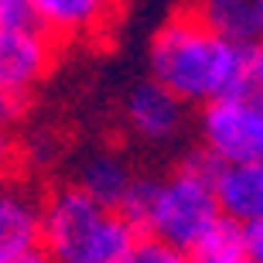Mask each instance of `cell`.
Instances as JSON below:
<instances>
[{
    "mask_svg": "<svg viewBox=\"0 0 263 263\" xmlns=\"http://www.w3.org/2000/svg\"><path fill=\"white\" fill-rule=\"evenodd\" d=\"M243 41H226L215 34L198 10L167 17L151 38V72L185 103H209L236 92Z\"/></svg>",
    "mask_w": 263,
    "mask_h": 263,
    "instance_id": "6da1fadb",
    "label": "cell"
},
{
    "mask_svg": "<svg viewBox=\"0 0 263 263\" xmlns=\"http://www.w3.org/2000/svg\"><path fill=\"white\" fill-rule=\"evenodd\" d=\"M134 226L86 188H59L45 202V250L55 263H127L134 253Z\"/></svg>",
    "mask_w": 263,
    "mask_h": 263,
    "instance_id": "7a4b0ae2",
    "label": "cell"
},
{
    "mask_svg": "<svg viewBox=\"0 0 263 263\" xmlns=\"http://www.w3.org/2000/svg\"><path fill=\"white\" fill-rule=\"evenodd\" d=\"M219 219H222V205L215 195V185L188 167H178L171 178L157 185L144 236H157L171 246L192 250Z\"/></svg>",
    "mask_w": 263,
    "mask_h": 263,
    "instance_id": "3957f363",
    "label": "cell"
},
{
    "mask_svg": "<svg viewBox=\"0 0 263 263\" xmlns=\"http://www.w3.org/2000/svg\"><path fill=\"white\" fill-rule=\"evenodd\" d=\"M202 140L226 164L263 161V92H226L205 103Z\"/></svg>",
    "mask_w": 263,
    "mask_h": 263,
    "instance_id": "277c9868",
    "label": "cell"
},
{
    "mask_svg": "<svg viewBox=\"0 0 263 263\" xmlns=\"http://www.w3.org/2000/svg\"><path fill=\"white\" fill-rule=\"evenodd\" d=\"M51 62V34L41 24L34 28H4L0 31V86L4 96L21 99Z\"/></svg>",
    "mask_w": 263,
    "mask_h": 263,
    "instance_id": "5b68a950",
    "label": "cell"
},
{
    "mask_svg": "<svg viewBox=\"0 0 263 263\" xmlns=\"http://www.w3.org/2000/svg\"><path fill=\"white\" fill-rule=\"evenodd\" d=\"M45 246V205H34L21 192H7L0 202V263Z\"/></svg>",
    "mask_w": 263,
    "mask_h": 263,
    "instance_id": "8992f818",
    "label": "cell"
},
{
    "mask_svg": "<svg viewBox=\"0 0 263 263\" xmlns=\"http://www.w3.org/2000/svg\"><path fill=\"white\" fill-rule=\"evenodd\" d=\"M181 103H185L181 96H175L167 86L151 79V82H140V86L130 89L127 117L140 137L164 140V137H171L181 127Z\"/></svg>",
    "mask_w": 263,
    "mask_h": 263,
    "instance_id": "52a82bcc",
    "label": "cell"
},
{
    "mask_svg": "<svg viewBox=\"0 0 263 263\" xmlns=\"http://www.w3.org/2000/svg\"><path fill=\"white\" fill-rule=\"evenodd\" d=\"M215 195L222 205V215L236 222H253L263 215V161H243V164H226Z\"/></svg>",
    "mask_w": 263,
    "mask_h": 263,
    "instance_id": "ba28073f",
    "label": "cell"
},
{
    "mask_svg": "<svg viewBox=\"0 0 263 263\" xmlns=\"http://www.w3.org/2000/svg\"><path fill=\"white\" fill-rule=\"evenodd\" d=\"M117 0H34L38 24L51 38H79L103 28Z\"/></svg>",
    "mask_w": 263,
    "mask_h": 263,
    "instance_id": "9c48e42d",
    "label": "cell"
},
{
    "mask_svg": "<svg viewBox=\"0 0 263 263\" xmlns=\"http://www.w3.org/2000/svg\"><path fill=\"white\" fill-rule=\"evenodd\" d=\"M198 17L222 34L226 41H256L260 38V17L256 0H198Z\"/></svg>",
    "mask_w": 263,
    "mask_h": 263,
    "instance_id": "30bf717a",
    "label": "cell"
},
{
    "mask_svg": "<svg viewBox=\"0 0 263 263\" xmlns=\"http://www.w3.org/2000/svg\"><path fill=\"white\" fill-rule=\"evenodd\" d=\"M130 185H134L130 171L113 154L89 157L86 164H82V171H79V188H86L89 195L96 198V202H103L106 209H120V202L130 192Z\"/></svg>",
    "mask_w": 263,
    "mask_h": 263,
    "instance_id": "8fae6325",
    "label": "cell"
},
{
    "mask_svg": "<svg viewBox=\"0 0 263 263\" xmlns=\"http://www.w3.org/2000/svg\"><path fill=\"white\" fill-rule=\"evenodd\" d=\"M192 263H250V246H246L243 222L222 215L209 233L188 250Z\"/></svg>",
    "mask_w": 263,
    "mask_h": 263,
    "instance_id": "7c38bea8",
    "label": "cell"
},
{
    "mask_svg": "<svg viewBox=\"0 0 263 263\" xmlns=\"http://www.w3.org/2000/svg\"><path fill=\"white\" fill-rule=\"evenodd\" d=\"M157 185L161 181H151V178H134V185H130L127 198L120 202L117 212L134 226L137 233L144 236L147 233V219H151V209H154V195H157Z\"/></svg>",
    "mask_w": 263,
    "mask_h": 263,
    "instance_id": "4fadbf2b",
    "label": "cell"
},
{
    "mask_svg": "<svg viewBox=\"0 0 263 263\" xmlns=\"http://www.w3.org/2000/svg\"><path fill=\"white\" fill-rule=\"evenodd\" d=\"M127 263H192V256H188V250L171 246L157 236H140Z\"/></svg>",
    "mask_w": 263,
    "mask_h": 263,
    "instance_id": "5bb4252c",
    "label": "cell"
},
{
    "mask_svg": "<svg viewBox=\"0 0 263 263\" xmlns=\"http://www.w3.org/2000/svg\"><path fill=\"white\" fill-rule=\"evenodd\" d=\"M38 10L34 0H0V31L4 28H34Z\"/></svg>",
    "mask_w": 263,
    "mask_h": 263,
    "instance_id": "9a60e30c",
    "label": "cell"
},
{
    "mask_svg": "<svg viewBox=\"0 0 263 263\" xmlns=\"http://www.w3.org/2000/svg\"><path fill=\"white\" fill-rule=\"evenodd\" d=\"M243 233H246V246H250V260L263 263V215L253 222H243Z\"/></svg>",
    "mask_w": 263,
    "mask_h": 263,
    "instance_id": "2e32d148",
    "label": "cell"
},
{
    "mask_svg": "<svg viewBox=\"0 0 263 263\" xmlns=\"http://www.w3.org/2000/svg\"><path fill=\"white\" fill-rule=\"evenodd\" d=\"M10 263H55V260H51V253L41 246V250H31V253L17 256V260H10Z\"/></svg>",
    "mask_w": 263,
    "mask_h": 263,
    "instance_id": "e0dca14e",
    "label": "cell"
},
{
    "mask_svg": "<svg viewBox=\"0 0 263 263\" xmlns=\"http://www.w3.org/2000/svg\"><path fill=\"white\" fill-rule=\"evenodd\" d=\"M256 17H260V38H263V0H256Z\"/></svg>",
    "mask_w": 263,
    "mask_h": 263,
    "instance_id": "ac0fdd59",
    "label": "cell"
},
{
    "mask_svg": "<svg viewBox=\"0 0 263 263\" xmlns=\"http://www.w3.org/2000/svg\"><path fill=\"white\" fill-rule=\"evenodd\" d=\"M250 263H253V260H250Z\"/></svg>",
    "mask_w": 263,
    "mask_h": 263,
    "instance_id": "d6986e66",
    "label": "cell"
}]
</instances>
